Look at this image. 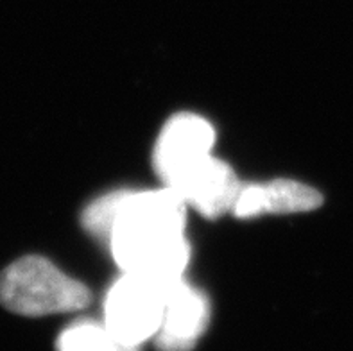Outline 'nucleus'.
Instances as JSON below:
<instances>
[{
	"instance_id": "0eeeda50",
	"label": "nucleus",
	"mask_w": 353,
	"mask_h": 351,
	"mask_svg": "<svg viewBox=\"0 0 353 351\" xmlns=\"http://www.w3.org/2000/svg\"><path fill=\"white\" fill-rule=\"evenodd\" d=\"M321 205L323 196L316 188L294 179H274L262 185H244L239 192L232 214L239 219H253L262 215L312 212Z\"/></svg>"
},
{
	"instance_id": "6e6552de",
	"label": "nucleus",
	"mask_w": 353,
	"mask_h": 351,
	"mask_svg": "<svg viewBox=\"0 0 353 351\" xmlns=\"http://www.w3.org/2000/svg\"><path fill=\"white\" fill-rule=\"evenodd\" d=\"M58 351H133L122 346L104 323L81 319L63 330L56 341Z\"/></svg>"
},
{
	"instance_id": "f257e3e1",
	"label": "nucleus",
	"mask_w": 353,
	"mask_h": 351,
	"mask_svg": "<svg viewBox=\"0 0 353 351\" xmlns=\"http://www.w3.org/2000/svg\"><path fill=\"white\" fill-rule=\"evenodd\" d=\"M187 205L169 187L121 190L108 245L128 274L170 283L183 278L190 260L185 237Z\"/></svg>"
},
{
	"instance_id": "7ed1b4c3",
	"label": "nucleus",
	"mask_w": 353,
	"mask_h": 351,
	"mask_svg": "<svg viewBox=\"0 0 353 351\" xmlns=\"http://www.w3.org/2000/svg\"><path fill=\"white\" fill-rule=\"evenodd\" d=\"M172 283V281H170ZM169 283L124 272L104 299V325L128 350L139 351L160 330Z\"/></svg>"
},
{
	"instance_id": "f03ea898",
	"label": "nucleus",
	"mask_w": 353,
	"mask_h": 351,
	"mask_svg": "<svg viewBox=\"0 0 353 351\" xmlns=\"http://www.w3.org/2000/svg\"><path fill=\"white\" fill-rule=\"evenodd\" d=\"M0 303L18 316L45 317L86 308L92 294L50 260L29 254L0 272Z\"/></svg>"
},
{
	"instance_id": "423d86ee",
	"label": "nucleus",
	"mask_w": 353,
	"mask_h": 351,
	"mask_svg": "<svg viewBox=\"0 0 353 351\" xmlns=\"http://www.w3.org/2000/svg\"><path fill=\"white\" fill-rule=\"evenodd\" d=\"M210 325V301L183 278L169 283L154 343L160 351H192Z\"/></svg>"
},
{
	"instance_id": "20e7f679",
	"label": "nucleus",
	"mask_w": 353,
	"mask_h": 351,
	"mask_svg": "<svg viewBox=\"0 0 353 351\" xmlns=\"http://www.w3.org/2000/svg\"><path fill=\"white\" fill-rule=\"evenodd\" d=\"M215 129L196 113H176L167 120L154 147V170L163 185L212 154Z\"/></svg>"
},
{
	"instance_id": "39448f33",
	"label": "nucleus",
	"mask_w": 353,
	"mask_h": 351,
	"mask_svg": "<svg viewBox=\"0 0 353 351\" xmlns=\"http://www.w3.org/2000/svg\"><path fill=\"white\" fill-rule=\"evenodd\" d=\"M167 187L197 214L214 221L233 212L242 183L226 161L210 154L179 174Z\"/></svg>"
}]
</instances>
